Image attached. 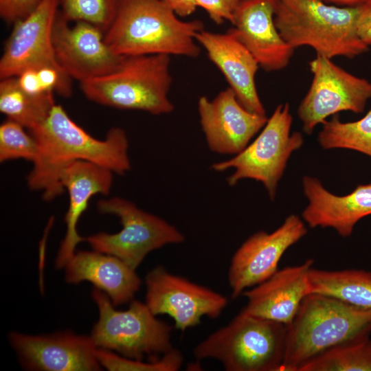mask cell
I'll use <instances>...</instances> for the list:
<instances>
[{"label":"cell","mask_w":371,"mask_h":371,"mask_svg":"<svg viewBox=\"0 0 371 371\" xmlns=\"http://www.w3.org/2000/svg\"><path fill=\"white\" fill-rule=\"evenodd\" d=\"M30 132L37 142L38 153L27 184L32 190H41L45 201L63 192L62 175L74 161H89L118 175L131 169L128 141L122 128H112L104 139H98L74 122L60 105L55 104L46 119Z\"/></svg>","instance_id":"obj_1"},{"label":"cell","mask_w":371,"mask_h":371,"mask_svg":"<svg viewBox=\"0 0 371 371\" xmlns=\"http://www.w3.org/2000/svg\"><path fill=\"white\" fill-rule=\"evenodd\" d=\"M179 17L161 0H120L115 16L104 32V41L122 56L196 58L201 49L195 37L203 30V24Z\"/></svg>","instance_id":"obj_2"},{"label":"cell","mask_w":371,"mask_h":371,"mask_svg":"<svg viewBox=\"0 0 371 371\" xmlns=\"http://www.w3.org/2000/svg\"><path fill=\"white\" fill-rule=\"evenodd\" d=\"M370 333L371 311L330 296L310 293L287 326L280 371H300L326 352L369 338Z\"/></svg>","instance_id":"obj_3"},{"label":"cell","mask_w":371,"mask_h":371,"mask_svg":"<svg viewBox=\"0 0 371 371\" xmlns=\"http://www.w3.org/2000/svg\"><path fill=\"white\" fill-rule=\"evenodd\" d=\"M359 5H329L322 0H277L275 23L293 49L307 46L328 58H355L368 49L357 28Z\"/></svg>","instance_id":"obj_4"},{"label":"cell","mask_w":371,"mask_h":371,"mask_svg":"<svg viewBox=\"0 0 371 371\" xmlns=\"http://www.w3.org/2000/svg\"><path fill=\"white\" fill-rule=\"evenodd\" d=\"M170 56H125L113 72L80 83L90 100L119 109L138 110L153 115L171 113Z\"/></svg>","instance_id":"obj_5"},{"label":"cell","mask_w":371,"mask_h":371,"mask_svg":"<svg viewBox=\"0 0 371 371\" xmlns=\"http://www.w3.org/2000/svg\"><path fill=\"white\" fill-rule=\"evenodd\" d=\"M287 326L240 312L193 349L198 360L218 361L227 371H280Z\"/></svg>","instance_id":"obj_6"},{"label":"cell","mask_w":371,"mask_h":371,"mask_svg":"<svg viewBox=\"0 0 371 371\" xmlns=\"http://www.w3.org/2000/svg\"><path fill=\"white\" fill-rule=\"evenodd\" d=\"M91 297L99 318L90 336L97 348L123 357L156 359L172 350V327L158 319L146 303L133 300L125 311H117L109 297L94 287Z\"/></svg>","instance_id":"obj_7"},{"label":"cell","mask_w":371,"mask_h":371,"mask_svg":"<svg viewBox=\"0 0 371 371\" xmlns=\"http://www.w3.org/2000/svg\"><path fill=\"white\" fill-rule=\"evenodd\" d=\"M293 117L288 103L276 106L258 137L234 157L214 163L212 169L223 172L234 169L227 178L234 186L244 179L261 182L274 200L278 181L291 154L300 148L304 138L300 132L291 133Z\"/></svg>","instance_id":"obj_8"},{"label":"cell","mask_w":371,"mask_h":371,"mask_svg":"<svg viewBox=\"0 0 371 371\" xmlns=\"http://www.w3.org/2000/svg\"><path fill=\"white\" fill-rule=\"evenodd\" d=\"M97 207L102 214L119 217L122 228L115 234L101 232L90 235L85 241L93 250L114 256L135 269L152 251L185 240L174 225L125 199L116 196L102 199Z\"/></svg>","instance_id":"obj_9"},{"label":"cell","mask_w":371,"mask_h":371,"mask_svg":"<svg viewBox=\"0 0 371 371\" xmlns=\"http://www.w3.org/2000/svg\"><path fill=\"white\" fill-rule=\"evenodd\" d=\"M308 65L312 81L297 109L304 133L311 134L319 124L341 111L360 113L364 111L371 98L370 82L319 55Z\"/></svg>","instance_id":"obj_10"},{"label":"cell","mask_w":371,"mask_h":371,"mask_svg":"<svg viewBox=\"0 0 371 371\" xmlns=\"http://www.w3.org/2000/svg\"><path fill=\"white\" fill-rule=\"evenodd\" d=\"M145 303L155 315H167L181 331L199 325L201 318H217L227 304L225 296L171 273L162 266L145 278Z\"/></svg>","instance_id":"obj_11"},{"label":"cell","mask_w":371,"mask_h":371,"mask_svg":"<svg viewBox=\"0 0 371 371\" xmlns=\"http://www.w3.org/2000/svg\"><path fill=\"white\" fill-rule=\"evenodd\" d=\"M306 233L304 221L291 214L271 233L262 230L250 236L236 251L230 262L227 280L232 297L237 298L274 274L282 255Z\"/></svg>","instance_id":"obj_12"},{"label":"cell","mask_w":371,"mask_h":371,"mask_svg":"<svg viewBox=\"0 0 371 371\" xmlns=\"http://www.w3.org/2000/svg\"><path fill=\"white\" fill-rule=\"evenodd\" d=\"M60 11L52 33L56 59L71 79L82 82L114 71L125 56L115 54L104 41V33L90 23L69 25Z\"/></svg>","instance_id":"obj_13"},{"label":"cell","mask_w":371,"mask_h":371,"mask_svg":"<svg viewBox=\"0 0 371 371\" xmlns=\"http://www.w3.org/2000/svg\"><path fill=\"white\" fill-rule=\"evenodd\" d=\"M58 11L59 0H41L29 15L13 23L0 59L1 79L43 67L65 73L56 59L52 41Z\"/></svg>","instance_id":"obj_14"},{"label":"cell","mask_w":371,"mask_h":371,"mask_svg":"<svg viewBox=\"0 0 371 371\" xmlns=\"http://www.w3.org/2000/svg\"><path fill=\"white\" fill-rule=\"evenodd\" d=\"M9 341L22 367L34 371L102 370L90 335L65 330L32 335L11 332Z\"/></svg>","instance_id":"obj_15"},{"label":"cell","mask_w":371,"mask_h":371,"mask_svg":"<svg viewBox=\"0 0 371 371\" xmlns=\"http://www.w3.org/2000/svg\"><path fill=\"white\" fill-rule=\"evenodd\" d=\"M197 106L208 148L221 155L240 153L268 120L246 109L229 87L212 100L201 96Z\"/></svg>","instance_id":"obj_16"},{"label":"cell","mask_w":371,"mask_h":371,"mask_svg":"<svg viewBox=\"0 0 371 371\" xmlns=\"http://www.w3.org/2000/svg\"><path fill=\"white\" fill-rule=\"evenodd\" d=\"M277 0H241L229 30L266 71H280L289 64L294 50L275 23Z\"/></svg>","instance_id":"obj_17"},{"label":"cell","mask_w":371,"mask_h":371,"mask_svg":"<svg viewBox=\"0 0 371 371\" xmlns=\"http://www.w3.org/2000/svg\"><path fill=\"white\" fill-rule=\"evenodd\" d=\"M314 260L278 269L262 283L247 289L242 295L247 304L240 312L288 326L310 294L309 273Z\"/></svg>","instance_id":"obj_18"},{"label":"cell","mask_w":371,"mask_h":371,"mask_svg":"<svg viewBox=\"0 0 371 371\" xmlns=\"http://www.w3.org/2000/svg\"><path fill=\"white\" fill-rule=\"evenodd\" d=\"M195 38L221 71L239 102L251 112L266 115L255 82L260 66L237 36L229 29L224 34L203 29Z\"/></svg>","instance_id":"obj_19"},{"label":"cell","mask_w":371,"mask_h":371,"mask_svg":"<svg viewBox=\"0 0 371 371\" xmlns=\"http://www.w3.org/2000/svg\"><path fill=\"white\" fill-rule=\"evenodd\" d=\"M302 188L308 204L302 217L310 227H330L348 237L355 225L371 214V183L359 185L350 193L338 196L327 190L318 179L304 176Z\"/></svg>","instance_id":"obj_20"},{"label":"cell","mask_w":371,"mask_h":371,"mask_svg":"<svg viewBox=\"0 0 371 371\" xmlns=\"http://www.w3.org/2000/svg\"><path fill=\"white\" fill-rule=\"evenodd\" d=\"M113 172L87 161H76L68 165L61 183L69 194V207L65 216L67 229L57 256L55 266L64 268L76 253V247L85 238L79 235L77 225L87 210L91 198L97 194H109L113 183Z\"/></svg>","instance_id":"obj_21"},{"label":"cell","mask_w":371,"mask_h":371,"mask_svg":"<svg viewBox=\"0 0 371 371\" xmlns=\"http://www.w3.org/2000/svg\"><path fill=\"white\" fill-rule=\"evenodd\" d=\"M64 269L67 283L90 282L106 293L115 306L133 300L142 285L136 269L114 256L95 250L76 251Z\"/></svg>","instance_id":"obj_22"},{"label":"cell","mask_w":371,"mask_h":371,"mask_svg":"<svg viewBox=\"0 0 371 371\" xmlns=\"http://www.w3.org/2000/svg\"><path fill=\"white\" fill-rule=\"evenodd\" d=\"M310 293L337 298L357 308L371 311V271L363 269L327 271L311 269Z\"/></svg>","instance_id":"obj_23"},{"label":"cell","mask_w":371,"mask_h":371,"mask_svg":"<svg viewBox=\"0 0 371 371\" xmlns=\"http://www.w3.org/2000/svg\"><path fill=\"white\" fill-rule=\"evenodd\" d=\"M55 104L53 93L30 94L21 87L16 77L1 79L0 111L29 131L42 123Z\"/></svg>","instance_id":"obj_24"},{"label":"cell","mask_w":371,"mask_h":371,"mask_svg":"<svg viewBox=\"0 0 371 371\" xmlns=\"http://www.w3.org/2000/svg\"><path fill=\"white\" fill-rule=\"evenodd\" d=\"M322 124L317 137L322 148L350 149L371 157V109L357 121L343 122L333 115Z\"/></svg>","instance_id":"obj_25"},{"label":"cell","mask_w":371,"mask_h":371,"mask_svg":"<svg viewBox=\"0 0 371 371\" xmlns=\"http://www.w3.org/2000/svg\"><path fill=\"white\" fill-rule=\"evenodd\" d=\"M300 371H371V339L337 346L309 361Z\"/></svg>","instance_id":"obj_26"},{"label":"cell","mask_w":371,"mask_h":371,"mask_svg":"<svg viewBox=\"0 0 371 371\" xmlns=\"http://www.w3.org/2000/svg\"><path fill=\"white\" fill-rule=\"evenodd\" d=\"M120 0H59V11L68 21H82L104 33L111 25Z\"/></svg>","instance_id":"obj_27"},{"label":"cell","mask_w":371,"mask_h":371,"mask_svg":"<svg viewBox=\"0 0 371 371\" xmlns=\"http://www.w3.org/2000/svg\"><path fill=\"white\" fill-rule=\"evenodd\" d=\"M96 355L102 368L111 371H176L180 369L183 361L181 352L175 348L148 362L102 348H97Z\"/></svg>","instance_id":"obj_28"},{"label":"cell","mask_w":371,"mask_h":371,"mask_svg":"<svg viewBox=\"0 0 371 371\" xmlns=\"http://www.w3.org/2000/svg\"><path fill=\"white\" fill-rule=\"evenodd\" d=\"M38 145L34 136L20 124L7 119L0 126V161L23 159L34 161Z\"/></svg>","instance_id":"obj_29"},{"label":"cell","mask_w":371,"mask_h":371,"mask_svg":"<svg viewBox=\"0 0 371 371\" xmlns=\"http://www.w3.org/2000/svg\"><path fill=\"white\" fill-rule=\"evenodd\" d=\"M212 21L220 25L227 21L233 22L234 15L241 0H195Z\"/></svg>","instance_id":"obj_30"},{"label":"cell","mask_w":371,"mask_h":371,"mask_svg":"<svg viewBox=\"0 0 371 371\" xmlns=\"http://www.w3.org/2000/svg\"><path fill=\"white\" fill-rule=\"evenodd\" d=\"M41 0H0V16L14 23L29 15Z\"/></svg>","instance_id":"obj_31"},{"label":"cell","mask_w":371,"mask_h":371,"mask_svg":"<svg viewBox=\"0 0 371 371\" xmlns=\"http://www.w3.org/2000/svg\"><path fill=\"white\" fill-rule=\"evenodd\" d=\"M357 32L363 43L371 45V1L359 5Z\"/></svg>","instance_id":"obj_32"},{"label":"cell","mask_w":371,"mask_h":371,"mask_svg":"<svg viewBox=\"0 0 371 371\" xmlns=\"http://www.w3.org/2000/svg\"><path fill=\"white\" fill-rule=\"evenodd\" d=\"M16 78L21 87L30 94L39 95L53 93L46 92L43 90L36 69L25 70L16 76Z\"/></svg>","instance_id":"obj_33"},{"label":"cell","mask_w":371,"mask_h":371,"mask_svg":"<svg viewBox=\"0 0 371 371\" xmlns=\"http://www.w3.org/2000/svg\"><path fill=\"white\" fill-rule=\"evenodd\" d=\"M161 1L179 17H187L190 16L198 8L195 0Z\"/></svg>","instance_id":"obj_34"},{"label":"cell","mask_w":371,"mask_h":371,"mask_svg":"<svg viewBox=\"0 0 371 371\" xmlns=\"http://www.w3.org/2000/svg\"><path fill=\"white\" fill-rule=\"evenodd\" d=\"M326 3H331L337 6L355 7L371 0H322Z\"/></svg>","instance_id":"obj_35"}]
</instances>
